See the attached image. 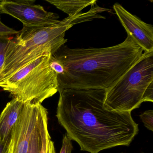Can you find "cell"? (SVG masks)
I'll use <instances>...</instances> for the list:
<instances>
[{"label": "cell", "instance_id": "obj_1", "mask_svg": "<svg viewBox=\"0 0 153 153\" xmlns=\"http://www.w3.org/2000/svg\"><path fill=\"white\" fill-rule=\"evenodd\" d=\"M59 93L58 122L81 151L98 153L116 146H128L138 133V125L131 112L104 107L105 90L69 88Z\"/></svg>", "mask_w": 153, "mask_h": 153}, {"label": "cell", "instance_id": "obj_2", "mask_svg": "<svg viewBox=\"0 0 153 153\" xmlns=\"http://www.w3.org/2000/svg\"><path fill=\"white\" fill-rule=\"evenodd\" d=\"M143 51L129 36L114 46L71 49L62 45L52 56L61 64L58 92L64 89H102L112 86L141 58Z\"/></svg>", "mask_w": 153, "mask_h": 153}, {"label": "cell", "instance_id": "obj_3", "mask_svg": "<svg viewBox=\"0 0 153 153\" xmlns=\"http://www.w3.org/2000/svg\"><path fill=\"white\" fill-rule=\"evenodd\" d=\"M85 22L82 13L68 16L59 25L50 27H27L11 39L0 73V83L10 77L19 70L44 55L52 54L68 40L66 31L74 25Z\"/></svg>", "mask_w": 153, "mask_h": 153}, {"label": "cell", "instance_id": "obj_4", "mask_svg": "<svg viewBox=\"0 0 153 153\" xmlns=\"http://www.w3.org/2000/svg\"><path fill=\"white\" fill-rule=\"evenodd\" d=\"M146 102H153V51L143 53L139 60L105 90L103 106L131 112Z\"/></svg>", "mask_w": 153, "mask_h": 153}, {"label": "cell", "instance_id": "obj_5", "mask_svg": "<svg viewBox=\"0 0 153 153\" xmlns=\"http://www.w3.org/2000/svg\"><path fill=\"white\" fill-rule=\"evenodd\" d=\"M44 55L25 66L0 87L24 103H42L58 92L57 75L50 66L51 55Z\"/></svg>", "mask_w": 153, "mask_h": 153}, {"label": "cell", "instance_id": "obj_6", "mask_svg": "<svg viewBox=\"0 0 153 153\" xmlns=\"http://www.w3.org/2000/svg\"><path fill=\"white\" fill-rule=\"evenodd\" d=\"M35 2L34 0L0 1V14L13 17L27 27H50L60 23L57 14L46 11Z\"/></svg>", "mask_w": 153, "mask_h": 153}, {"label": "cell", "instance_id": "obj_7", "mask_svg": "<svg viewBox=\"0 0 153 153\" xmlns=\"http://www.w3.org/2000/svg\"><path fill=\"white\" fill-rule=\"evenodd\" d=\"M42 104L25 103L12 128L10 153H27L31 139L41 117Z\"/></svg>", "mask_w": 153, "mask_h": 153}, {"label": "cell", "instance_id": "obj_8", "mask_svg": "<svg viewBox=\"0 0 153 153\" xmlns=\"http://www.w3.org/2000/svg\"><path fill=\"white\" fill-rule=\"evenodd\" d=\"M113 9L128 36L144 52L153 51V26L143 22L119 3H115Z\"/></svg>", "mask_w": 153, "mask_h": 153}, {"label": "cell", "instance_id": "obj_9", "mask_svg": "<svg viewBox=\"0 0 153 153\" xmlns=\"http://www.w3.org/2000/svg\"><path fill=\"white\" fill-rule=\"evenodd\" d=\"M25 103L13 98L0 114V141L7 142L11 140L12 128L24 108Z\"/></svg>", "mask_w": 153, "mask_h": 153}, {"label": "cell", "instance_id": "obj_10", "mask_svg": "<svg viewBox=\"0 0 153 153\" xmlns=\"http://www.w3.org/2000/svg\"><path fill=\"white\" fill-rule=\"evenodd\" d=\"M47 2L68 15L75 16L85 8L96 4V0H46Z\"/></svg>", "mask_w": 153, "mask_h": 153}, {"label": "cell", "instance_id": "obj_11", "mask_svg": "<svg viewBox=\"0 0 153 153\" xmlns=\"http://www.w3.org/2000/svg\"><path fill=\"white\" fill-rule=\"evenodd\" d=\"M48 111L44 108L42 113V145L40 153H56L54 143L52 140L48 128Z\"/></svg>", "mask_w": 153, "mask_h": 153}, {"label": "cell", "instance_id": "obj_12", "mask_svg": "<svg viewBox=\"0 0 153 153\" xmlns=\"http://www.w3.org/2000/svg\"><path fill=\"white\" fill-rule=\"evenodd\" d=\"M45 107L42 106L41 110V117L39 122L35 129L31 139L27 153H40L42 145V124L43 111Z\"/></svg>", "mask_w": 153, "mask_h": 153}, {"label": "cell", "instance_id": "obj_13", "mask_svg": "<svg viewBox=\"0 0 153 153\" xmlns=\"http://www.w3.org/2000/svg\"><path fill=\"white\" fill-rule=\"evenodd\" d=\"M11 39L10 36L0 35V73L3 68L6 52Z\"/></svg>", "mask_w": 153, "mask_h": 153}, {"label": "cell", "instance_id": "obj_14", "mask_svg": "<svg viewBox=\"0 0 153 153\" xmlns=\"http://www.w3.org/2000/svg\"><path fill=\"white\" fill-rule=\"evenodd\" d=\"M140 117L144 126L149 130L153 131V111L152 110H148L140 115Z\"/></svg>", "mask_w": 153, "mask_h": 153}, {"label": "cell", "instance_id": "obj_15", "mask_svg": "<svg viewBox=\"0 0 153 153\" xmlns=\"http://www.w3.org/2000/svg\"><path fill=\"white\" fill-rule=\"evenodd\" d=\"M73 149L72 140L66 133L63 136L62 146L59 153H71Z\"/></svg>", "mask_w": 153, "mask_h": 153}, {"label": "cell", "instance_id": "obj_16", "mask_svg": "<svg viewBox=\"0 0 153 153\" xmlns=\"http://www.w3.org/2000/svg\"><path fill=\"white\" fill-rule=\"evenodd\" d=\"M19 32L20 31L14 30L4 25L1 22V18H0V35L9 36H11L13 35H16L19 34Z\"/></svg>", "mask_w": 153, "mask_h": 153}, {"label": "cell", "instance_id": "obj_17", "mask_svg": "<svg viewBox=\"0 0 153 153\" xmlns=\"http://www.w3.org/2000/svg\"><path fill=\"white\" fill-rule=\"evenodd\" d=\"M11 140L7 142L0 141V153H10Z\"/></svg>", "mask_w": 153, "mask_h": 153}, {"label": "cell", "instance_id": "obj_18", "mask_svg": "<svg viewBox=\"0 0 153 153\" xmlns=\"http://www.w3.org/2000/svg\"><path fill=\"white\" fill-rule=\"evenodd\" d=\"M143 153V152H142V153Z\"/></svg>", "mask_w": 153, "mask_h": 153}]
</instances>
